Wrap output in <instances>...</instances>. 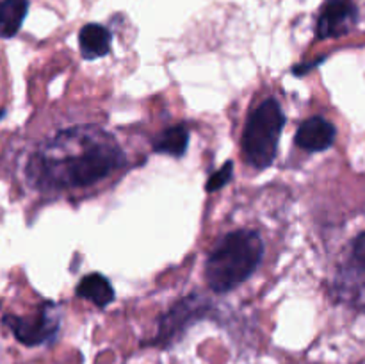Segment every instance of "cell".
<instances>
[{
	"label": "cell",
	"mask_w": 365,
	"mask_h": 364,
	"mask_svg": "<svg viewBox=\"0 0 365 364\" xmlns=\"http://www.w3.org/2000/svg\"><path fill=\"white\" fill-rule=\"evenodd\" d=\"M232 173H234V163L228 161V163H225L216 173L210 175L209 181H207V191H217V189H221L223 186H227L228 182H230Z\"/></svg>",
	"instance_id": "cell-13"
},
{
	"label": "cell",
	"mask_w": 365,
	"mask_h": 364,
	"mask_svg": "<svg viewBox=\"0 0 365 364\" xmlns=\"http://www.w3.org/2000/svg\"><path fill=\"white\" fill-rule=\"evenodd\" d=\"M123 164V152L113 136L93 125L61 131L27 164L34 188H88L109 177Z\"/></svg>",
	"instance_id": "cell-1"
},
{
	"label": "cell",
	"mask_w": 365,
	"mask_h": 364,
	"mask_svg": "<svg viewBox=\"0 0 365 364\" xmlns=\"http://www.w3.org/2000/svg\"><path fill=\"white\" fill-rule=\"evenodd\" d=\"M264 243L259 232L235 231L221 238L205 263V280L216 293H227L248 280L259 268Z\"/></svg>",
	"instance_id": "cell-2"
},
{
	"label": "cell",
	"mask_w": 365,
	"mask_h": 364,
	"mask_svg": "<svg viewBox=\"0 0 365 364\" xmlns=\"http://www.w3.org/2000/svg\"><path fill=\"white\" fill-rule=\"evenodd\" d=\"M335 136L337 131L330 121L321 116H314L299 125L296 132V145L307 152H323L334 145Z\"/></svg>",
	"instance_id": "cell-8"
},
{
	"label": "cell",
	"mask_w": 365,
	"mask_h": 364,
	"mask_svg": "<svg viewBox=\"0 0 365 364\" xmlns=\"http://www.w3.org/2000/svg\"><path fill=\"white\" fill-rule=\"evenodd\" d=\"M284 123V111L274 98L264 100L250 114L242 132V152L250 166L266 170L273 164Z\"/></svg>",
	"instance_id": "cell-3"
},
{
	"label": "cell",
	"mask_w": 365,
	"mask_h": 364,
	"mask_svg": "<svg viewBox=\"0 0 365 364\" xmlns=\"http://www.w3.org/2000/svg\"><path fill=\"white\" fill-rule=\"evenodd\" d=\"M339 296L353 305H365V232L356 236L337 275Z\"/></svg>",
	"instance_id": "cell-4"
},
{
	"label": "cell",
	"mask_w": 365,
	"mask_h": 364,
	"mask_svg": "<svg viewBox=\"0 0 365 364\" xmlns=\"http://www.w3.org/2000/svg\"><path fill=\"white\" fill-rule=\"evenodd\" d=\"M4 323L25 346H38L52 341L59 330V321L56 316H50L48 310H41L34 318H20L9 314V316H4Z\"/></svg>",
	"instance_id": "cell-5"
},
{
	"label": "cell",
	"mask_w": 365,
	"mask_h": 364,
	"mask_svg": "<svg viewBox=\"0 0 365 364\" xmlns=\"http://www.w3.org/2000/svg\"><path fill=\"white\" fill-rule=\"evenodd\" d=\"M324 61V57H319V59H316V61H310V63H307V64H299V66H294V74L296 75H303V74H307V71H310V70H314V66H317V64L319 63H323Z\"/></svg>",
	"instance_id": "cell-14"
},
{
	"label": "cell",
	"mask_w": 365,
	"mask_h": 364,
	"mask_svg": "<svg viewBox=\"0 0 365 364\" xmlns=\"http://www.w3.org/2000/svg\"><path fill=\"white\" fill-rule=\"evenodd\" d=\"M77 296L89 300L96 307L103 309L114 300V289L110 282L100 273H89L81 278L77 285Z\"/></svg>",
	"instance_id": "cell-10"
},
{
	"label": "cell",
	"mask_w": 365,
	"mask_h": 364,
	"mask_svg": "<svg viewBox=\"0 0 365 364\" xmlns=\"http://www.w3.org/2000/svg\"><path fill=\"white\" fill-rule=\"evenodd\" d=\"M78 46L84 59H98L109 54L110 32L100 24H88L78 32Z\"/></svg>",
	"instance_id": "cell-9"
},
{
	"label": "cell",
	"mask_w": 365,
	"mask_h": 364,
	"mask_svg": "<svg viewBox=\"0 0 365 364\" xmlns=\"http://www.w3.org/2000/svg\"><path fill=\"white\" fill-rule=\"evenodd\" d=\"M189 145V131L185 125H173L166 128L153 143L157 153H170V156H184Z\"/></svg>",
	"instance_id": "cell-12"
},
{
	"label": "cell",
	"mask_w": 365,
	"mask_h": 364,
	"mask_svg": "<svg viewBox=\"0 0 365 364\" xmlns=\"http://www.w3.org/2000/svg\"><path fill=\"white\" fill-rule=\"evenodd\" d=\"M29 11V0L0 2V38H13L20 31Z\"/></svg>",
	"instance_id": "cell-11"
},
{
	"label": "cell",
	"mask_w": 365,
	"mask_h": 364,
	"mask_svg": "<svg viewBox=\"0 0 365 364\" xmlns=\"http://www.w3.org/2000/svg\"><path fill=\"white\" fill-rule=\"evenodd\" d=\"M359 9L351 0H327L317 20V38L330 39L344 36L356 24Z\"/></svg>",
	"instance_id": "cell-6"
},
{
	"label": "cell",
	"mask_w": 365,
	"mask_h": 364,
	"mask_svg": "<svg viewBox=\"0 0 365 364\" xmlns=\"http://www.w3.org/2000/svg\"><path fill=\"white\" fill-rule=\"evenodd\" d=\"M203 313H205V305H202V298L200 296L191 295L187 298L180 300L177 305H173L168 310V314L160 321L157 343L168 345V343L175 341Z\"/></svg>",
	"instance_id": "cell-7"
},
{
	"label": "cell",
	"mask_w": 365,
	"mask_h": 364,
	"mask_svg": "<svg viewBox=\"0 0 365 364\" xmlns=\"http://www.w3.org/2000/svg\"><path fill=\"white\" fill-rule=\"evenodd\" d=\"M4 116V111L2 109H0V118H2Z\"/></svg>",
	"instance_id": "cell-15"
}]
</instances>
